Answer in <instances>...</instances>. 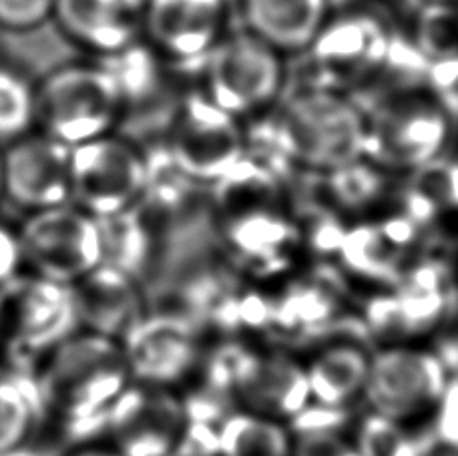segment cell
Wrapping results in <instances>:
<instances>
[{"instance_id":"cell-1","label":"cell","mask_w":458,"mask_h":456,"mask_svg":"<svg viewBox=\"0 0 458 456\" xmlns=\"http://www.w3.org/2000/svg\"><path fill=\"white\" fill-rule=\"evenodd\" d=\"M43 394L48 428L64 441L101 436L109 410L131 384L117 340L81 330L32 368Z\"/></svg>"},{"instance_id":"cell-2","label":"cell","mask_w":458,"mask_h":456,"mask_svg":"<svg viewBox=\"0 0 458 456\" xmlns=\"http://www.w3.org/2000/svg\"><path fill=\"white\" fill-rule=\"evenodd\" d=\"M267 115L274 151L292 167L326 175L364 157L366 111L350 93L308 79Z\"/></svg>"},{"instance_id":"cell-3","label":"cell","mask_w":458,"mask_h":456,"mask_svg":"<svg viewBox=\"0 0 458 456\" xmlns=\"http://www.w3.org/2000/svg\"><path fill=\"white\" fill-rule=\"evenodd\" d=\"M310 80L352 93L390 71H420L422 56L392 24L376 13L350 11L330 16L320 35L304 53Z\"/></svg>"},{"instance_id":"cell-4","label":"cell","mask_w":458,"mask_h":456,"mask_svg":"<svg viewBox=\"0 0 458 456\" xmlns=\"http://www.w3.org/2000/svg\"><path fill=\"white\" fill-rule=\"evenodd\" d=\"M364 111V157L390 175L414 173L453 141L454 119L427 87L392 91Z\"/></svg>"},{"instance_id":"cell-5","label":"cell","mask_w":458,"mask_h":456,"mask_svg":"<svg viewBox=\"0 0 458 456\" xmlns=\"http://www.w3.org/2000/svg\"><path fill=\"white\" fill-rule=\"evenodd\" d=\"M451 394V374L443 358L419 340H390L372 348L362 404L372 417L400 428L432 418Z\"/></svg>"},{"instance_id":"cell-6","label":"cell","mask_w":458,"mask_h":456,"mask_svg":"<svg viewBox=\"0 0 458 456\" xmlns=\"http://www.w3.org/2000/svg\"><path fill=\"white\" fill-rule=\"evenodd\" d=\"M125 109L103 63L61 64L37 83V129L69 148L117 131Z\"/></svg>"},{"instance_id":"cell-7","label":"cell","mask_w":458,"mask_h":456,"mask_svg":"<svg viewBox=\"0 0 458 456\" xmlns=\"http://www.w3.org/2000/svg\"><path fill=\"white\" fill-rule=\"evenodd\" d=\"M250 149L245 123L195 89L182 97L165 133V161L185 182L211 187Z\"/></svg>"},{"instance_id":"cell-8","label":"cell","mask_w":458,"mask_h":456,"mask_svg":"<svg viewBox=\"0 0 458 456\" xmlns=\"http://www.w3.org/2000/svg\"><path fill=\"white\" fill-rule=\"evenodd\" d=\"M3 354L8 364L32 370L63 342L81 332L75 286L22 274L0 291Z\"/></svg>"},{"instance_id":"cell-9","label":"cell","mask_w":458,"mask_h":456,"mask_svg":"<svg viewBox=\"0 0 458 456\" xmlns=\"http://www.w3.org/2000/svg\"><path fill=\"white\" fill-rule=\"evenodd\" d=\"M201 67V91L243 123L267 115L285 91V56L248 29L227 30Z\"/></svg>"},{"instance_id":"cell-10","label":"cell","mask_w":458,"mask_h":456,"mask_svg":"<svg viewBox=\"0 0 458 456\" xmlns=\"http://www.w3.org/2000/svg\"><path fill=\"white\" fill-rule=\"evenodd\" d=\"M149 175V155L117 131L71 148V203L101 222L133 209Z\"/></svg>"},{"instance_id":"cell-11","label":"cell","mask_w":458,"mask_h":456,"mask_svg":"<svg viewBox=\"0 0 458 456\" xmlns=\"http://www.w3.org/2000/svg\"><path fill=\"white\" fill-rule=\"evenodd\" d=\"M19 235L27 274L75 286L105 264L103 222L71 201L27 214Z\"/></svg>"},{"instance_id":"cell-12","label":"cell","mask_w":458,"mask_h":456,"mask_svg":"<svg viewBox=\"0 0 458 456\" xmlns=\"http://www.w3.org/2000/svg\"><path fill=\"white\" fill-rule=\"evenodd\" d=\"M191 425L183 390L131 382L105 418L101 438L123 456H179Z\"/></svg>"},{"instance_id":"cell-13","label":"cell","mask_w":458,"mask_h":456,"mask_svg":"<svg viewBox=\"0 0 458 456\" xmlns=\"http://www.w3.org/2000/svg\"><path fill=\"white\" fill-rule=\"evenodd\" d=\"M119 344L131 382L137 384L182 390L206 360L199 332L174 314L147 312Z\"/></svg>"},{"instance_id":"cell-14","label":"cell","mask_w":458,"mask_h":456,"mask_svg":"<svg viewBox=\"0 0 458 456\" xmlns=\"http://www.w3.org/2000/svg\"><path fill=\"white\" fill-rule=\"evenodd\" d=\"M4 199L24 214L71 201V148L35 129L0 148Z\"/></svg>"},{"instance_id":"cell-15","label":"cell","mask_w":458,"mask_h":456,"mask_svg":"<svg viewBox=\"0 0 458 456\" xmlns=\"http://www.w3.org/2000/svg\"><path fill=\"white\" fill-rule=\"evenodd\" d=\"M227 24L229 0H147L143 37L161 59L201 64Z\"/></svg>"},{"instance_id":"cell-16","label":"cell","mask_w":458,"mask_h":456,"mask_svg":"<svg viewBox=\"0 0 458 456\" xmlns=\"http://www.w3.org/2000/svg\"><path fill=\"white\" fill-rule=\"evenodd\" d=\"M237 406L290 422L310 409L304 364L280 352L248 356L229 378Z\"/></svg>"},{"instance_id":"cell-17","label":"cell","mask_w":458,"mask_h":456,"mask_svg":"<svg viewBox=\"0 0 458 456\" xmlns=\"http://www.w3.org/2000/svg\"><path fill=\"white\" fill-rule=\"evenodd\" d=\"M147 0H56L53 19L64 37L109 56L143 37Z\"/></svg>"},{"instance_id":"cell-18","label":"cell","mask_w":458,"mask_h":456,"mask_svg":"<svg viewBox=\"0 0 458 456\" xmlns=\"http://www.w3.org/2000/svg\"><path fill=\"white\" fill-rule=\"evenodd\" d=\"M372 348L356 340L336 338L316 346L304 364L310 406L332 412H348L362 404Z\"/></svg>"},{"instance_id":"cell-19","label":"cell","mask_w":458,"mask_h":456,"mask_svg":"<svg viewBox=\"0 0 458 456\" xmlns=\"http://www.w3.org/2000/svg\"><path fill=\"white\" fill-rule=\"evenodd\" d=\"M75 294L81 330L101 334L117 342L147 314L139 280L111 264H103L75 283Z\"/></svg>"},{"instance_id":"cell-20","label":"cell","mask_w":458,"mask_h":456,"mask_svg":"<svg viewBox=\"0 0 458 456\" xmlns=\"http://www.w3.org/2000/svg\"><path fill=\"white\" fill-rule=\"evenodd\" d=\"M243 29L284 56L306 53L332 16V0H242Z\"/></svg>"},{"instance_id":"cell-21","label":"cell","mask_w":458,"mask_h":456,"mask_svg":"<svg viewBox=\"0 0 458 456\" xmlns=\"http://www.w3.org/2000/svg\"><path fill=\"white\" fill-rule=\"evenodd\" d=\"M48 428V417L35 372L0 366V456L27 454Z\"/></svg>"},{"instance_id":"cell-22","label":"cell","mask_w":458,"mask_h":456,"mask_svg":"<svg viewBox=\"0 0 458 456\" xmlns=\"http://www.w3.org/2000/svg\"><path fill=\"white\" fill-rule=\"evenodd\" d=\"M293 428L272 414L235 406L219 420L214 456H292Z\"/></svg>"},{"instance_id":"cell-23","label":"cell","mask_w":458,"mask_h":456,"mask_svg":"<svg viewBox=\"0 0 458 456\" xmlns=\"http://www.w3.org/2000/svg\"><path fill=\"white\" fill-rule=\"evenodd\" d=\"M406 206L414 217L458 214V161L443 155L406 175Z\"/></svg>"},{"instance_id":"cell-24","label":"cell","mask_w":458,"mask_h":456,"mask_svg":"<svg viewBox=\"0 0 458 456\" xmlns=\"http://www.w3.org/2000/svg\"><path fill=\"white\" fill-rule=\"evenodd\" d=\"M37 129V83L0 64V148Z\"/></svg>"},{"instance_id":"cell-25","label":"cell","mask_w":458,"mask_h":456,"mask_svg":"<svg viewBox=\"0 0 458 456\" xmlns=\"http://www.w3.org/2000/svg\"><path fill=\"white\" fill-rule=\"evenodd\" d=\"M411 43L424 63L458 55V0L416 8Z\"/></svg>"},{"instance_id":"cell-26","label":"cell","mask_w":458,"mask_h":456,"mask_svg":"<svg viewBox=\"0 0 458 456\" xmlns=\"http://www.w3.org/2000/svg\"><path fill=\"white\" fill-rule=\"evenodd\" d=\"M293 454L292 456H364L356 435L334 422H320L301 412L292 420Z\"/></svg>"},{"instance_id":"cell-27","label":"cell","mask_w":458,"mask_h":456,"mask_svg":"<svg viewBox=\"0 0 458 456\" xmlns=\"http://www.w3.org/2000/svg\"><path fill=\"white\" fill-rule=\"evenodd\" d=\"M56 0H0V27L14 32L38 29L53 19Z\"/></svg>"},{"instance_id":"cell-28","label":"cell","mask_w":458,"mask_h":456,"mask_svg":"<svg viewBox=\"0 0 458 456\" xmlns=\"http://www.w3.org/2000/svg\"><path fill=\"white\" fill-rule=\"evenodd\" d=\"M424 87L458 121V55L428 63L424 69Z\"/></svg>"},{"instance_id":"cell-29","label":"cell","mask_w":458,"mask_h":456,"mask_svg":"<svg viewBox=\"0 0 458 456\" xmlns=\"http://www.w3.org/2000/svg\"><path fill=\"white\" fill-rule=\"evenodd\" d=\"M24 270V256L19 227L0 222V291L21 278Z\"/></svg>"},{"instance_id":"cell-30","label":"cell","mask_w":458,"mask_h":456,"mask_svg":"<svg viewBox=\"0 0 458 456\" xmlns=\"http://www.w3.org/2000/svg\"><path fill=\"white\" fill-rule=\"evenodd\" d=\"M59 456H123V454L105 441V438L95 436V438H87V441L69 443Z\"/></svg>"},{"instance_id":"cell-31","label":"cell","mask_w":458,"mask_h":456,"mask_svg":"<svg viewBox=\"0 0 458 456\" xmlns=\"http://www.w3.org/2000/svg\"><path fill=\"white\" fill-rule=\"evenodd\" d=\"M408 4H411L414 11L416 8H422V6H428V4H440V3H454V0H406Z\"/></svg>"},{"instance_id":"cell-32","label":"cell","mask_w":458,"mask_h":456,"mask_svg":"<svg viewBox=\"0 0 458 456\" xmlns=\"http://www.w3.org/2000/svg\"><path fill=\"white\" fill-rule=\"evenodd\" d=\"M4 201V191H3V163H0V203Z\"/></svg>"},{"instance_id":"cell-33","label":"cell","mask_w":458,"mask_h":456,"mask_svg":"<svg viewBox=\"0 0 458 456\" xmlns=\"http://www.w3.org/2000/svg\"><path fill=\"white\" fill-rule=\"evenodd\" d=\"M0 354H3V309H0Z\"/></svg>"},{"instance_id":"cell-34","label":"cell","mask_w":458,"mask_h":456,"mask_svg":"<svg viewBox=\"0 0 458 456\" xmlns=\"http://www.w3.org/2000/svg\"><path fill=\"white\" fill-rule=\"evenodd\" d=\"M456 243H458V232H456Z\"/></svg>"},{"instance_id":"cell-35","label":"cell","mask_w":458,"mask_h":456,"mask_svg":"<svg viewBox=\"0 0 458 456\" xmlns=\"http://www.w3.org/2000/svg\"><path fill=\"white\" fill-rule=\"evenodd\" d=\"M209 456H214V454H209Z\"/></svg>"}]
</instances>
